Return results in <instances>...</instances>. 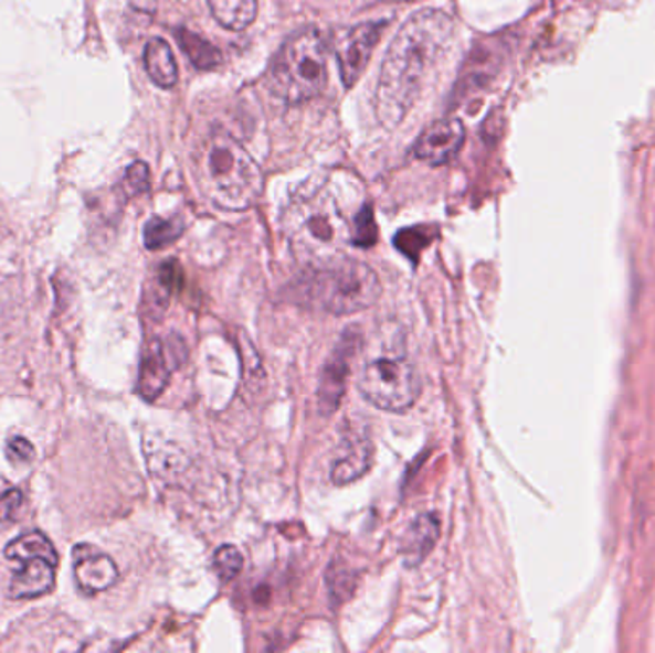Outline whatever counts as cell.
Masks as SVG:
<instances>
[{
    "mask_svg": "<svg viewBox=\"0 0 655 653\" xmlns=\"http://www.w3.org/2000/svg\"><path fill=\"white\" fill-rule=\"evenodd\" d=\"M192 168L200 192L219 210H250L265 189L257 161L229 132L205 135L192 152Z\"/></svg>",
    "mask_w": 655,
    "mask_h": 653,
    "instance_id": "2",
    "label": "cell"
},
{
    "mask_svg": "<svg viewBox=\"0 0 655 653\" xmlns=\"http://www.w3.org/2000/svg\"><path fill=\"white\" fill-rule=\"evenodd\" d=\"M184 233L180 218L154 217L145 226V244L148 249H161L179 240Z\"/></svg>",
    "mask_w": 655,
    "mask_h": 653,
    "instance_id": "17",
    "label": "cell"
},
{
    "mask_svg": "<svg viewBox=\"0 0 655 653\" xmlns=\"http://www.w3.org/2000/svg\"><path fill=\"white\" fill-rule=\"evenodd\" d=\"M307 296L313 307L330 314H355L374 306L382 296V282L367 263L339 257L323 267H313Z\"/></svg>",
    "mask_w": 655,
    "mask_h": 653,
    "instance_id": "4",
    "label": "cell"
},
{
    "mask_svg": "<svg viewBox=\"0 0 655 653\" xmlns=\"http://www.w3.org/2000/svg\"><path fill=\"white\" fill-rule=\"evenodd\" d=\"M145 67L154 85L171 88L179 79V67L175 62L173 51L163 39L154 36L145 49Z\"/></svg>",
    "mask_w": 655,
    "mask_h": 653,
    "instance_id": "14",
    "label": "cell"
},
{
    "mask_svg": "<svg viewBox=\"0 0 655 653\" xmlns=\"http://www.w3.org/2000/svg\"><path fill=\"white\" fill-rule=\"evenodd\" d=\"M125 186L130 196H138L150 189V169L145 161H135L125 173Z\"/></svg>",
    "mask_w": 655,
    "mask_h": 653,
    "instance_id": "21",
    "label": "cell"
},
{
    "mask_svg": "<svg viewBox=\"0 0 655 653\" xmlns=\"http://www.w3.org/2000/svg\"><path fill=\"white\" fill-rule=\"evenodd\" d=\"M466 131L461 119L445 117L430 125L414 144V156L427 165H445L461 152Z\"/></svg>",
    "mask_w": 655,
    "mask_h": 653,
    "instance_id": "10",
    "label": "cell"
},
{
    "mask_svg": "<svg viewBox=\"0 0 655 653\" xmlns=\"http://www.w3.org/2000/svg\"><path fill=\"white\" fill-rule=\"evenodd\" d=\"M213 566L223 581H232L244 569V556L236 546L224 545L215 552Z\"/></svg>",
    "mask_w": 655,
    "mask_h": 653,
    "instance_id": "18",
    "label": "cell"
},
{
    "mask_svg": "<svg viewBox=\"0 0 655 653\" xmlns=\"http://www.w3.org/2000/svg\"><path fill=\"white\" fill-rule=\"evenodd\" d=\"M453 35V15L424 8L393 36L376 87V117L385 129L403 124L420 98L427 73L447 52Z\"/></svg>",
    "mask_w": 655,
    "mask_h": 653,
    "instance_id": "1",
    "label": "cell"
},
{
    "mask_svg": "<svg viewBox=\"0 0 655 653\" xmlns=\"http://www.w3.org/2000/svg\"><path fill=\"white\" fill-rule=\"evenodd\" d=\"M388 28V22H365L347 30L339 36L336 44V54H338L339 73H341V83L347 88L353 87L359 81L362 72L367 69L372 51L376 44L380 43L382 33Z\"/></svg>",
    "mask_w": 655,
    "mask_h": 653,
    "instance_id": "8",
    "label": "cell"
},
{
    "mask_svg": "<svg viewBox=\"0 0 655 653\" xmlns=\"http://www.w3.org/2000/svg\"><path fill=\"white\" fill-rule=\"evenodd\" d=\"M360 395L380 410L404 413L416 403L422 379L403 353H383L368 358L359 374Z\"/></svg>",
    "mask_w": 655,
    "mask_h": 653,
    "instance_id": "6",
    "label": "cell"
},
{
    "mask_svg": "<svg viewBox=\"0 0 655 653\" xmlns=\"http://www.w3.org/2000/svg\"><path fill=\"white\" fill-rule=\"evenodd\" d=\"M372 445L368 441H359L351 449L347 450L346 457L339 458L331 470V481L336 485H347L351 481L359 480L360 475L368 472L372 464Z\"/></svg>",
    "mask_w": 655,
    "mask_h": 653,
    "instance_id": "16",
    "label": "cell"
},
{
    "mask_svg": "<svg viewBox=\"0 0 655 653\" xmlns=\"http://www.w3.org/2000/svg\"><path fill=\"white\" fill-rule=\"evenodd\" d=\"M23 506V494L18 489H8L7 493L0 496V522H14Z\"/></svg>",
    "mask_w": 655,
    "mask_h": 653,
    "instance_id": "22",
    "label": "cell"
},
{
    "mask_svg": "<svg viewBox=\"0 0 655 653\" xmlns=\"http://www.w3.org/2000/svg\"><path fill=\"white\" fill-rule=\"evenodd\" d=\"M4 556L20 567L8 588L14 600H33L54 588L59 552L43 533L31 531L15 538L7 546Z\"/></svg>",
    "mask_w": 655,
    "mask_h": 653,
    "instance_id": "7",
    "label": "cell"
},
{
    "mask_svg": "<svg viewBox=\"0 0 655 653\" xmlns=\"http://www.w3.org/2000/svg\"><path fill=\"white\" fill-rule=\"evenodd\" d=\"M284 231L294 254L310 267L346 257L351 231L336 200L325 190L299 196L284 213Z\"/></svg>",
    "mask_w": 655,
    "mask_h": 653,
    "instance_id": "3",
    "label": "cell"
},
{
    "mask_svg": "<svg viewBox=\"0 0 655 653\" xmlns=\"http://www.w3.org/2000/svg\"><path fill=\"white\" fill-rule=\"evenodd\" d=\"M274 93L288 104H302L320 95L328 83V58L317 30L289 36L271 69Z\"/></svg>",
    "mask_w": 655,
    "mask_h": 653,
    "instance_id": "5",
    "label": "cell"
},
{
    "mask_svg": "<svg viewBox=\"0 0 655 653\" xmlns=\"http://www.w3.org/2000/svg\"><path fill=\"white\" fill-rule=\"evenodd\" d=\"M440 529V520L433 514L418 516L411 523V527L404 535L403 546H401V554H403L406 566H420L424 561L425 556L433 550V546L437 545Z\"/></svg>",
    "mask_w": 655,
    "mask_h": 653,
    "instance_id": "13",
    "label": "cell"
},
{
    "mask_svg": "<svg viewBox=\"0 0 655 653\" xmlns=\"http://www.w3.org/2000/svg\"><path fill=\"white\" fill-rule=\"evenodd\" d=\"M360 347V334L355 328H349L341 335L338 345L334 349L330 358L326 361L320 384H318V407L320 413L331 414L338 410L341 397L346 395L347 378L351 372V361Z\"/></svg>",
    "mask_w": 655,
    "mask_h": 653,
    "instance_id": "9",
    "label": "cell"
},
{
    "mask_svg": "<svg viewBox=\"0 0 655 653\" xmlns=\"http://www.w3.org/2000/svg\"><path fill=\"white\" fill-rule=\"evenodd\" d=\"M169 349L159 342L151 340L142 353V363L138 372V393L146 400H156L166 389L175 368V356H169Z\"/></svg>",
    "mask_w": 655,
    "mask_h": 653,
    "instance_id": "12",
    "label": "cell"
},
{
    "mask_svg": "<svg viewBox=\"0 0 655 653\" xmlns=\"http://www.w3.org/2000/svg\"><path fill=\"white\" fill-rule=\"evenodd\" d=\"M7 457L14 464H28L35 457V449L25 437H12L7 443Z\"/></svg>",
    "mask_w": 655,
    "mask_h": 653,
    "instance_id": "23",
    "label": "cell"
},
{
    "mask_svg": "<svg viewBox=\"0 0 655 653\" xmlns=\"http://www.w3.org/2000/svg\"><path fill=\"white\" fill-rule=\"evenodd\" d=\"M432 238L433 233H427L424 228H409L397 234L395 246L406 257H411L412 261H418V255L422 254V249L432 242Z\"/></svg>",
    "mask_w": 655,
    "mask_h": 653,
    "instance_id": "19",
    "label": "cell"
},
{
    "mask_svg": "<svg viewBox=\"0 0 655 653\" xmlns=\"http://www.w3.org/2000/svg\"><path fill=\"white\" fill-rule=\"evenodd\" d=\"M378 240V228H376L374 217L370 207H365V211L357 217V226L355 233L351 234V244L359 247L374 246Z\"/></svg>",
    "mask_w": 655,
    "mask_h": 653,
    "instance_id": "20",
    "label": "cell"
},
{
    "mask_svg": "<svg viewBox=\"0 0 655 653\" xmlns=\"http://www.w3.org/2000/svg\"><path fill=\"white\" fill-rule=\"evenodd\" d=\"M73 575L85 595H98L116 585L119 579L116 561L93 545L73 548Z\"/></svg>",
    "mask_w": 655,
    "mask_h": 653,
    "instance_id": "11",
    "label": "cell"
},
{
    "mask_svg": "<svg viewBox=\"0 0 655 653\" xmlns=\"http://www.w3.org/2000/svg\"><path fill=\"white\" fill-rule=\"evenodd\" d=\"M209 10L224 30L244 31L257 18V0H208Z\"/></svg>",
    "mask_w": 655,
    "mask_h": 653,
    "instance_id": "15",
    "label": "cell"
}]
</instances>
